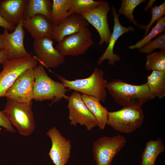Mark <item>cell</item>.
I'll use <instances>...</instances> for the list:
<instances>
[{
    "label": "cell",
    "mask_w": 165,
    "mask_h": 165,
    "mask_svg": "<svg viewBox=\"0 0 165 165\" xmlns=\"http://www.w3.org/2000/svg\"><path fill=\"white\" fill-rule=\"evenodd\" d=\"M106 88L115 102L123 107H142L146 102L155 98L150 93L146 82L135 85L116 79L107 82Z\"/></svg>",
    "instance_id": "6da1fadb"
},
{
    "label": "cell",
    "mask_w": 165,
    "mask_h": 165,
    "mask_svg": "<svg viewBox=\"0 0 165 165\" xmlns=\"http://www.w3.org/2000/svg\"><path fill=\"white\" fill-rule=\"evenodd\" d=\"M35 75L34 100L42 101L52 100L51 104L63 98L68 100L69 96L66 93L68 90L61 82L51 79L46 72L44 66L40 63L33 68Z\"/></svg>",
    "instance_id": "7a4b0ae2"
},
{
    "label": "cell",
    "mask_w": 165,
    "mask_h": 165,
    "mask_svg": "<svg viewBox=\"0 0 165 165\" xmlns=\"http://www.w3.org/2000/svg\"><path fill=\"white\" fill-rule=\"evenodd\" d=\"M32 105V101L19 103L7 98L2 111L11 124L16 128L20 134L24 136H29L35 129Z\"/></svg>",
    "instance_id": "3957f363"
},
{
    "label": "cell",
    "mask_w": 165,
    "mask_h": 165,
    "mask_svg": "<svg viewBox=\"0 0 165 165\" xmlns=\"http://www.w3.org/2000/svg\"><path fill=\"white\" fill-rule=\"evenodd\" d=\"M104 75L102 69L96 68L90 76L86 78L69 80L63 77L57 76L68 90L95 97L104 102L107 96L106 85L107 82L104 79Z\"/></svg>",
    "instance_id": "277c9868"
},
{
    "label": "cell",
    "mask_w": 165,
    "mask_h": 165,
    "mask_svg": "<svg viewBox=\"0 0 165 165\" xmlns=\"http://www.w3.org/2000/svg\"><path fill=\"white\" fill-rule=\"evenodd\" d=\"M144 119L142 107H124L114 112H108L107 124L119 132L128 134L140 127Z\"/></svg>",
    "instance_id": "5b68a950"
},
{
    "label": "cell",
    "mask_w": 165,
    "mask_h": 165,
    "mask_svg": "<svg viewBox=\"0 0 165 165\" xmlns=\"http://www.w3.org/2000/svg\"><path fill=\"white\" fill-rule=\"evenodd\" d=\"M125 138L119 134L101 137L93 143L94 157L97 165H109L114 158L124 147Z\"/></svg>",
    "instance_id": "8992f818"
},
{
    "label": "cell",
    "mask_w": 165,
    "mask_h": 165,
    "mask_svg": "<svg viewBox=\"0 0 165 165\" xmlns=\"http://www.w3.org/2000/svg\"><path fill=\"white\" fill-rule=\"evenodd\" d=\"M38 60L34 56L12 61L8 60L3 63L0 73V97H5L9 88L17 78L29 68L37 65Z\"/></svg>",
    "instance_id": "52a82bcc"
},
{
    "label": "cell",
    "mask_w": 165,
    "mask_h": 165,
    "mask_svg": "<svg viewBox=\"0 0 165 165\" xmlns=\"http://www.w3.org/2000/svg\"><path fill=\"white\" fill-rule=\"evenodd\" d=\"M92 36L90 31L87 27L85 28L58 42L56 49L64 57L81 55L93 44Z\"/></svg>",
    "instance_id": "ba28073f"
},
{
    "label": "cell",
    "mask_w": 165,
    "mask_h": 165,
    "mask_svg": "<svg viewBox=\"0 0 165 165\" xmlns=\"http://www.w3.org/2000/svg\"><path fill=\"white\" fill-rule=\"evenodd\" d=\"M68 101V117L71 125H84L88 130L97 126L95 118L83 101L81 93L73 92Z\"/></svg>",
    "instance_id": "9c48e42d"
},
{
    "label": "cell",
    "mask_w": 165,
    "mask_h": 165,
    "mask_svg": "<svg viewBox=\"0 0 165 165\" xmlns=\"http://www.w3.org/2000/svg\"><path fill=\"white\" fill-rule=\"evenodd\" d=\"M35 75L33 68L21 74L9 88L6 94L7 98L15 101L27 103L34 99Z\"/></svg>",
    "instance_id": "30bf717a"
},
{
    "label": "cell",
    "mask_w": 165,
    "mask_h": 165,
    "mask_svg": "<svg viewBox=\"0 0 165 165\" xmlns=\"http://www.w3.org/2000/svg\"><path fill=\"white\" fill-rule=\"evenodd\" d=\"M108 3L103 1L99 6L89 12L81 14L82 17L97 30L100 36V45L108 43L112 34L108 20V14L110 10Z\"/></svg>",
    "instance_id": "8fae6325"
},
{
    "label": "cell",
    "mask_w": 165,
    "mask_h": 165,
    "mask_svg": "<svg viewBox=\"0 0 165 165\" xmlns=\"http://www.w3.org/2000/svg\"><path fill=\"white\" fill-rule=\"evenodd\" d=\"M53 41L47 37L34 40L33 47L35 57L44 66L55 68L63 64L64 57L53 47Z\"/></svg>",
    "instance_id": "7c38bea8"
},
{
    "label": "cell",
    "mask_w": 165,
    "mask_h": 165,
    "mask_svg": "<svg viewBox=\"0 0 165 165\" xmlns=\"http://www.w3.org/2000/svg\"><path fill=\"white\" fill-rule=\"evenodd\" d=\"M52 141V146L48 153L55 165H65L70 157L71 145L56 127H54L47 132Z\"/></svg>",
    "instance_id": "4fadbf2b"
},
{
    "label": "cell",
    "mask_w": 165,
    "mask_h": 165,
    "mask_svg": "<svg viewBox=\"0 0 165 165\" xmlns=\"http://www.w3.org/2000/svg\"><path fill=\"white\" fill-rule=\"evenodd\" d=\"M7 59L12 61L31 56L24 46V39L25 32L22 26V21L16 26L15 30L9 33L7 29H4Z\"/></svg>",
    "instance_id": "5bb4252c"
},
{
    "label": "cell",
    "mask_w": 165,
    "mask_h": 165,
    "mask_svg": "<svg viewBox=\"0 0 165 165\" xmlns=\"http://www.w3.org/2000/svg\"><path fill=\"white\" fill-rule=\"evenodd\" d=\"M111 9L114 20L113 31L111 36L108 46L104 52L98 60V65L106 59L108 60L109 64L112 65H115L116 62L120 61V57L113 52L115 43L118 38L124 34L129 31H134L135 30V28L131 26L126 27L122 26L119 19V14L117 13L115 6H112Z\"/></svg>",
    "instance_id": "9a60e30c"
},
{
    "label": "cell",
    "mask_w": 165,
    "mask_h": 165,
    "mask_svg": "<svg viewBox=\"0 0 165 165\" xmlns=\"http://www.w3.org/2000/svg\"><path fill=\"white\" fill-rule=\"evenodd\" d=\"M22 26L30 34L35 40L44 37L52 39L54 27L46 16L37 14L22 21Z\"/></svg>",
    "instance_id": "2e32d148"
},
{
    "label": "cell",
    "mask_w": 165,
    "mask_h": 165,
    "mask_svg": "<svg viewBox=\"0 0 165 165\" xmlns=\"http://www.w3.org/2000/svg\"><path fill=\"white\" fill-rule=\"evenodd\" d=\"M89 25L81 15L71 14L60 24L54 27L52 38L59 42L65 37L78 32Z\"/></svg>",
    "instance_id": "e0dca14e"
},
{
    "label": "cell",
    "mask_w": 165,
    "mask_h": 165,
    "mask_svg": "<svg viewBox=\"0 0 165 165\" xmlns=\"http://www.w3.org/2000/svg\"><path fill=\"white\" fill-rule=\"evenodd\" d=\"M28 0H0V15L9 23L16 27L23 19Z\"/></svg>",
    "instance_id": "ac0fdd59"
},
{
    "label": "cell",
    "mask_w": 165,
    "mask_h": 165,
    "mask_svg": "<svg viewBox=\"0 0 165 165\" xmlns=\"http://www.w3.org/2000/svg\"><path fill=\"white\" fill-rule=\"evenodd\" d=\"M82 98L89 110L94 116L97 126L101 130H104L107 124L108 112L107 108L103 106L98 98L82 94Z\"/></svg>",
    "instance_id": "d6986e66"
},
{
    "label": "cell",
    "mask_w": 165,
    "mask_h": 165,
    "mask_svg": "<svg viewBox=\"0 0 165 165\" xmlns=\"http://www.w3.org/2000/svg\"><path fill=\"white\" fill-rule=\"evenodd\" d=\"M52 2L50 0H28L23 15V19L37 14L43 15L52 22L51 11Z\"/></svg>",
    "instance_id": "ffe728a7"
},
{
    "label": "cell",
    "mask_w": 165,
    "mask_h": 165,
    "mask_svg": "<svg viewBox=\"0 0 165 165\" xmlns=\"http://www.w3.org/2000/svg\"><path fill=\"white\" fill-rule=\"evenodd\" d=\"M165 150V147L161 139L147 141L141 155V165H156L158 156Z\"/></svg>",
    "instance_id": "44dd1931"
},
{
    "label": "cell",
    "mask_w": 165,
    "mask_h": 165,
    "mask_svg": "<svg viewBox=\"0 0 165 165\" xmlns=\"http://www.w3.org/2000/svg\"><path fill=\"white\" fill-rule=\"evenodd\" d=\"M146 83L150 93L159 99L165 96V71L153 70L147 77Z\"/></svg>",
    "instance_id": "7402d4cb"
},
{
    "label": "cell",
    "mask_w": 165,
    "mask_h": 165,
    "mask_svg": "<svg viewBox=\"0 0 165 165\" xmlns=\"http://www.w3.org/2000/svg\"><path fill=\"white\" fill-rule=\"evenodd\" d=\"M70 0H53L51 11L52 23L53 27L60 24L70 14L68 9Z\"/></svg>",
    "instance_id": "603a6c76"
},
{
    "label": "cell",
    "mask_w": 165,
    "mask_h": 165,
    "mask_svg": "<svg viewBox=\"0 0 165 165\" xmlns=\"http://www.w3.org/2000/svg\"><path fill=\"white\" fill-rule=\"evenodd\" d=\"M103 1L70 0L68 12L70 14H82L88 12L100 5Z\"/></svg>",
    "instance_id": "cb8c5ba5"
},
{
    "label": "cell",
    "mask_w": 165,
    "mask_h": 165,
    "mask_svg": "<svg viewBox=\"0 0 165 165\" xmlns=\"http://www.w3.org/2000/svg\"><path fill=\"white\" fill-rule=\"evenodd\" d=\"M145 68L148 71H165V50L148 54L146 58Z\"/></svg>",
    "instance_id": "d4e9b609"
},
{
    "label": "cell",
    "mask_w": 165,
    "mask_h": 165,
    "mask_svg": "<svg viewBox=\"0 0 165 165\" xmlns=\"http://www.w3.org/2000/svg\"><path fill=\"white\" fill-rule=\"evenodd\" d=\"M165 30V16L157 21L156 25L152 28L150 32L134 45L128 47L130 49H139L151 41L152 39Z\"/></svg>",
    "instance_id": "484cf974"
},
{
    "label": "cell",
    "mask_w": 165,
    "mask_h": 165,
    "mask_svg": "<svg viewBox=\"0 0 165 165\" xmlns=\"http://www.w3.org/2000/svg\"><path fill=\"white\" fill-rule=\"evenodd\" d=\"M146 1L145 0H122L118 13L126 16L134 24L140 28L141 24H138L134 19L133 12L138 6Z\"/></svg>",
    "instance_id": "4316f807"
},
{
    "label": "cell",
    "mask_w": 165,
    "mask_h": 165,
    "mask_svg": "<svg viewBox=\"0 0 165 165\" xmlns=\"http://www.w3.org/2000/svg\"><path fill=\"white\" fill-rule=\"evenodd\" d=\"M165 50V34L162 33L153 40L139 49L138 51L144 53L150 54L155 49Z\"/></svg>",
    "instance_id": "83f0119b"
},
{
    "label": "cell",
    "mask_w": 165,
    "mask_h": 165,
    "mask_svg": "<svg viewBox=\"0 0 165 165\" xmlns=\"http://www.w3.org/2000/svg\"><path fill=\"white\" fill-rule=\"evenodd\" d=\"M152 18L149 23L146 25L141 24L140 28L145 30L144 36L148 33L152 25L156 21L163 17L165 14V2L159 6L157 5L152 8Z\"/></svg>",
    "instance_id": "f1b7e54d"
},
{
    "label": "cell",
    "mask_w": 165,
    "mask_h": 165,
    "mask_svg": "<svg viewBox=\"0 0 165 165\" xmlns=\"http://www.w3.org/2000/svg\"><path fill=\"white\" fill-rule=\"evenodd\" d=\"M0 126L4 127L6 130L11 133L16 131L13 127L12 125L3 113L0 111Z\"/></svg>",
    "instance_id": "f546056e"
},
{
    "label": "cell",
    "mask_w": 165,
    "mask_h": 165,
    "mask_svg": "<svg viewBox=\"0 0 165 165\" xmlns=\"http://www.w3.org/2000/svg\"><path fill=\"white\" fill-rule=\"evenodd\" d=\"M0 27H3L4 29L10 31H13L15 27L7 22L0 15Z\"/></svg>",
    "instance_id": "4dcf8cb0"
},
{
    "label": "cell",
    "mask_w": 165,
    "mask_h": 165,
    "mask_svg": "<svg viewBox=\"0 0 165 165\" xmlns=\"http://www.w3.org/2000/svg\"><path fill=\"white\" fill-rule=\"evenodd\" d=\"M8 60L6 49L4 48L0 50V64H3Z\"/></svg>",
    "instance_id": "1f68e13d"
},
{
    "label": "cell",
    "mask_w": 165,
    "mask_h": 165,
    "mask_svg": "<svg viewBox=\"0 0 165 165\" xmlns=\"http://www.w3.org/2000/svg\"><path fill=\"white\" fill-rule=\"evenodd\" d=\"M6 45V37L3 33L0 35V50L5 48Z\"/></svg>",
    "instance_id": "d6a6232c"
},
{
    "label": "cell",
    "mask_w": 165,
    "mask_h": 165,
    "mask_svg": "<svg viewBox=\"0 0 165 165\" xmlns=\"http://www.w3.org/2000/svg\"><path fill=\"white\" fill-rule=\"evenodd\" d=\"M156 1L155 0H150L147 5L144 8L145 11H147L149 8H152L154 2Z\"/></svg>",
    "instance_id": "836d02e7"
}]
</instances>
